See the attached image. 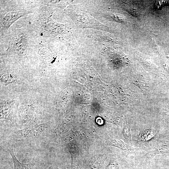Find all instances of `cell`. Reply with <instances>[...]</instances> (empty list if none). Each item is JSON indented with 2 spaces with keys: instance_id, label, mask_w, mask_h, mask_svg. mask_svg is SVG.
<instances>
[{
  "instance_id": "cell-1",
  "label": "cell",
  "mask_w": 169,
  "mask_h": 169,
  "mask_svg": "<svg viewBox=\"0 0 169 169\" xmlns=\"http://www.w3.org/2000/svg\"><path fill=\"white\" fill-rule=\"evenodd\" d=\"M49 126L48 122L33 125L13 131L11 137L15 142L32 140L44 132Z\"/></svg>"
},
{
  "instance_id": "cell-2",
  "label": "cell",
  "mask_w": 169,
  "mask_h": 169,
  "mask_svg": "<svg viewBox=\"0 0 169 169\" xmlns=\"http://www.w3.org/2000/svg\"><path fill=\"white\" fill-rule=\"evenodd\" d=\"M18 104L14 100H7L0 103V119L10 120L13 123L15 120Z\"/></svg>"
},
{
  "instance_id": "cell-3",
  "label": "cell",
  "mask_w": 169,
  "mask_h": 169,
  "mask_svg": "<svg viewBox=\"0 0 169 169\" xmlns=\"http://www.w3.org/2000/svg\"><path fill=\"white\" fill-rule=\"evenodd\" d=\"M13 147L8 148L7 150L12 158L14 169H33L35 164V161L34 159L27 163L20 162L14 155Z\"/></svg>"
},
{
  "instance_id": "cell-4",
  "label": "cell",
  "mask_w": 169,
  "mask_h": 169,
  "mask_svg": "<svg viewBox=\"0 0 169 169\" xmlns=\"http://www.w3.org/2000/svg\"><path fill=\"white\" fill-rule=\"evenodd\" d=\"M110 144L113 146L123 150L129 152H133L135 148H134L126 144L122 140L115 139L109 142Z\"/></svg>"
},
{
  "instance_id": "cell-5",
  "label": "cell",
  "mask_w": 169,
  "mask_h": 169,
  "mask_svg": "<svg viewBox=\"0 0 169 169\" xmlns=\"http://www.w3.org/2000/svg\"><path fill=\"white\" fill-rule=\"evenodd\" d=\"M0 80L5 84L6 85L9 84L15 83L17 81V79L12 76L10 74H5L3 75Z\"/></svg>"
},
{
  "instance_id": "cell-6",
  "label": "cell",
  "mask_w": 169,
  "mask_h": 169,
  "mask_svg": "<svg viewBox=\"0 0 169 169\" xmlns=\"http://www.w3.org/2000/svg\"><path fill=\"white\" fill-rule=\"evenodd\" d=\"M17 53L20 55H24L27 52V49L26 47L23 45H19L17 49Z\"/></svg>"
}]
</instances>
